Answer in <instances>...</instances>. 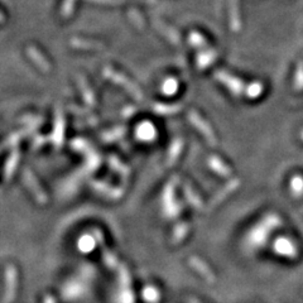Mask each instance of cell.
Segmentation results:
<instances>
[{
    "mask_svg": "<svg viewBox=\"0 0 303 303\" xmlns=\"http://www.w3.org/2000/svg\"><path fill=\"white\" fill-rule=\"evenodd\" d=\"M296 87L297 89H303V65H300L296 76Z\"/></svg>",
    "mask_w": 303,
    "mask_h": 303,
    "instance_id": "cell-3",
    "label": "cell"
},
{
    "mask_svg": "<svg viewBox=\"0 0 303 303\" xmlns=\"http://www.w3.org/2000/svg\"><path fill=\"white\" fill-rule=\"evenodd\" d=\"M292 190L294 191V194L297 196L303 195V177L297 176V177H294V180H292Z\"/></svg>",
    "mask_w": 303,
    "mask_h": 303,
    "instance_id": "cell-2",
    "label": "cell"
},
{
    "mask_svg": "<svg viewBox=\"0 0 303 303\" xmlns=\"http://www.w3.org/2000/svg\"><path fill=\"white\" fill-rule=\"evenodd\" d=\"M278 246L281 248L279 250L282 252V254H286L288 257H296L297 255L296 248L293 245H290V242H287V240H281Z\"/></svg>",
    "mask_w": 303,
    "mask_h": 303,
    "instance_id": "cell-1",
    "label": "cell"
},
{
    "mask_svg": "<svg viewBox=\"0 0 303 303\" xmlns=\"http://www.w3.org/2000/svg\"><path fill=\"white\" fill-rule=\"evenodd\" d=\"M301 136H302V139H303V130H302V133H301Z\"/></svg>",
    "mask_w": 303,
    "mask_h": 303,
    "instance_id": "cell-4",
    "label": "cell"
}]
</instances>
